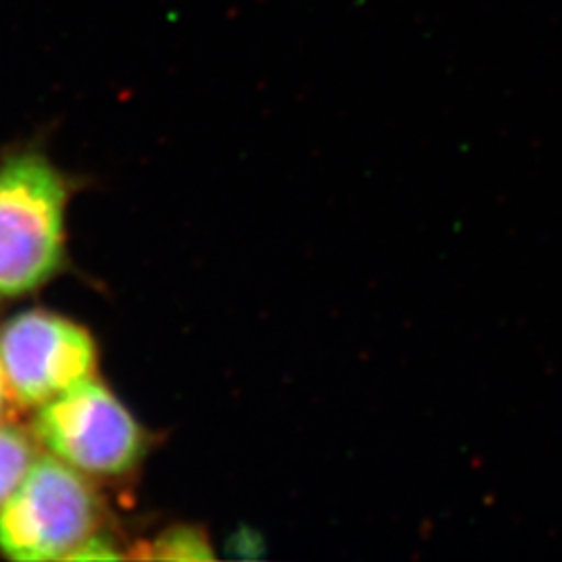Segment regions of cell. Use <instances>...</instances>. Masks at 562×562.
<instances>
[{
	"label": "cell",
	"instance_id": "3",
	"mask_svg": "<svg viewBox=\"0 0 562 562\" xmlns=\"http://www.w3.org/2000/svg\"><path fill=\"white\" fill-rule=\"evenodd\" d=\"M36 411V442L88 477H117L144 457L140 423L94 378L71 385Z\"/></svg>",
	"mask_w": 562,
	"mask_h": 562
},
{
	"label": "cell",
	"instance_id": "6",
	"mask_svg": "<svg viewBox=\"0 0 562 562\" xmlns=\"http://www.w3.org/2000/svg\"><path fill=\"white\" fill-rule=\"evenodd\" d=\"M150 557L169 559V561H194V559H211L213 552L199 529L176 527L162 533L161 538L153 543Z\"/></svg>",
	"mask_w": 562,
	"mask_h": 562
},
{
	"label": "cell",
	"instance_id": "7",
	"mask_svg": "<svg viewBox=\"0 0 562 562\" xmlns=\"http://www.w3.org/2000/svg\"><path fill=\"white\" fill-rule=\"evenodd\" d=\"M13 404H18V402L13 398V392L9 387L4 369H2V362H0V422L9 419V413H11Z\"/></svg>",
	"mask_w": 562,
	"mask_h": 562
},
{
	"label": "cell",
	"instance_id": "1",
	"mask_svg": "<svg viewBox=\"0 0 562 562\" xmlns=\"http://www.w3.org/2000/svg\"><path fill=\"white\" fill-rule=\"evenodd\" d=\"M67 201L59 169L38 153L0 165V301L30 294L59 273Z\"/></svg>",
	"mask_w": 562,
	"mask_h": 562
},
{
	"label": "cell",
	"instance_id": "4",
	"mask_svg": "<svg viewBox=\"0 0 562 562\" xmlns=\"http://www.w3.org/2000/svg\"><path fill=\"white\" fill-rule=\"evenodd\" d=\"M0 362L15 402L38 408L71 385L94 378L97 344L67 317L25 311L0 327Z\"/></svg>",
	"mask_w": 562,
	"mask_h": 562
},
{
	"label": "cell",
	"instance_id": "2",
	"mask_svg": "<svg viewBox=\"0 0 562 562\" xmlns=\"http://www.w3.org/2000/svg\"><path fill=\"white\" fill-rule=\"evenodd\" d=\"M101 517V498L88 475L53 454H38L0 508V552L13 561L71 559L97 536Z\"/></svg>",
	"mask_w": 562,
	"mask_h": 562
},
{
	"label": "cell",
	"instance_id": "5",
	"mask_svg": "<svg viewBox=\"0 0 562 562\" xmlns=\"http://www.w3.org/2000/svg\"><path fill=\"white\" fill-rule=\"evenodd\" d=\"M36 459V438L9 419L0 422V508L20 487Z\"/></svg>",
	"mask_w": 562,
	"mask_h": 562
}]
</instances>
